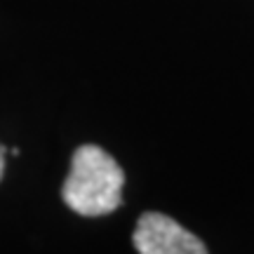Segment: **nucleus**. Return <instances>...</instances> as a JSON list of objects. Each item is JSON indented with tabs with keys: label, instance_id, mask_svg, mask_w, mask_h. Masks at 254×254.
<instances>
[{
	"label": "nucleus",
	"instance_id": "f257e3e1",
	"mask_svg": "<svg viewBox=\"0 0 254 254\" xmlns=\"http://www.w3.org/2000/svg\"><path fill=\"white\" fill-rule=\"evenodd\" d=\"M125 172L101 146L85 144L75 148L71 174L64 184V202L80 217H104L123 202Z\"/></svg>",
	"mask_w": 254,
	"mask_h": 254
},
{
	"label": "nucleus",
	"instance_id": "f03ea898",
	"mask_svg": "<svg viewBox=\"0 0 254 254\" xmlns=\"http://www.w3.org/2000/svg\"><path fill=\"white\" fill-rule=\"evenodd\" d=\"M132 245L139 254H207L198 236L160 212H146L139 217Z\"/></svg>",
	"mask_w": 254,
	"mask_h": 254
},
{
	"label": "nucleus",
	"instance_id": "7ed1b4c3",
	"mask_svg": "<svg viewBox=\"0 0 254 254\" xmlns=\"http://www.w3.org/2000/svg\"><path fill=\"white\" fill-rule=\"evenodd\" d=\"M2 172H5V148L0 146V179H2Z\"/></svg>",
	"mask_w": 254,
	"mask_h": 254
}]
</instances>
